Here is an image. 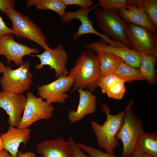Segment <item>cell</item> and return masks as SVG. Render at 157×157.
I'll list each match as a JSON object with an SVG mask.
<instances>
[{
  "mask_svg": "<svg viewBox=\"0 0 157 157\" xmlns=\"http://www.w3.org/2000/svg\"><path fill=\"white\" fill-rule=\"evenodd\" d=\"M68 76L74 81L71 93L80 89L94 91L99 87L100 78L97 55L88 49L83 51Z\"/></svg>",
  "mask_w": 157,
  "mask_h": 157,
  "instance_id": "1",
  "label": "cell"
},
{
  "mask_svg": "<svg viewBox=\"0 0 157 157\" xmlns=\"http://www.w3.org/2000/svg\"><path fill=\"white\" fill-rule=\"evenodd\" d=\"M101 107L106 115V120L102 125L92 121L90 122L91 128L96 137L99 147L106 152L114 154V150L119 144L115 136L123 124L127 107L118 114L112 115L107 104H102Z\"/></svg>",
  "mask_w": 157,
  "mask_h": 157,
  "instance_id": "2",
  "label": "cell"
},
{
  "mask_svg": "<svg viewBox=\"0 0 157 157\" xmlns=\"http://www.w3.org/2000/svg\"><path fill=\"white\" fill-rule=\"evenodd\" d=\"M133 103V101L131 100L127 105L123 124L115 136L123 144L121 157H131L132 156L139 137L144 132L142 120L136 115L131 108Z\"/></svg>",
  "mask_w": 157,
  "mask_h": 157,
  "instance_id": "3",
  "label": "cell"
},
{
  "mask_svg": "<svg viewBox=\"0 0 157 157\" xmlns=\"http://www.w3.org/2000/svg\"><path fill=\"white\" fill-rule=\"evenodd\" d=\"M5 14L11 20L12 28L17 37L35 42L44 50L51 49L46 42V36L28 16L13 8H9Z\"/></svg>",
  "mask_w": 157,
  "mask_h": 157,
  "instance_id": "4",
  "label": "cell"
},
{
  "mask_svg": "<svg viewBox=\"0 0 157 157\" xmlns=\"http://www.w3.org/2000/svg\"><path fill=\"white\" fill-rule=\"evenodd\" d=\"M93 11L97 25L103 34L114 41L124 43L129 46L125 35L127 23L120 17L117 10H104L97 7Z\"/></svg>",
  "mask_w": 157,
  "mask_h": 157,
  "instance_id": "5",
  "label": "cell"
},
{
  "mask_svg": "<svg viewBox=\"0 0 157 157\" xmlns=\"http://www.w3.org/2000/svg\"><path fill=\"white\" fill-rule=\"evenodd\" d=\"M125 35L130 49L157 57L156 33L142 27L127 23Z\"/></svg>",
  "mask_w": 157,
  "mask_h": 157,
  "instance_id": "6",
  "label": "cell"
},
{
  "mask_svg": "<svg viewBox=\"0 0 157 157\" xmlns=\"http://www.w3.org/2000/svg\"><path fill=\"white\" fill-rule=\"evenodd\" d=\"M99 6L98 3L96 4L91 8L85 9L79 8L74 12L66 11L61 18L62 22L68 23L74 19H77L81 22L78 29L73 34L72 41L75 43L81 36L87 34H93L100 38L101 40L108 45L113 46L129 48L125 44L114 41L103 34L97 31L94 27L93 23L90 19L89 13L95 8Z\"/></svg>",
  "mask_w": 157,
  "mask_h": 157,
  "instance_id": "7",
  "label": "cell"
},
{
  "mask_svg": "<svg viewBox=\"0 0 157 157\" xmlns=\"http://www.w3.org/2000/svg\"><path fill=\"white\" fill-rule=\"evenodd\" d=\"M0 79L2 89L10 92L23 94L31 88L33 75L28 62L15 69L11 66H5Z\"/></svg>",
  "mask_w": 157,
  "mask_h": 157,
  "instance_id": "8",
  "label": "cell"
},
{
  "mask_svg": "<svg viewBox=\"0 0 157 157\" xmlns=\"http://www.w3.org/2000/svg\"><path fill=\"white\" fill-rule=\"evenodd\" d=\"M26 103L18 128L28 127L38 121L51 118L54 109L53 105L40 97H35L31 92L26 94Z\"/></svg>",
  "mask_w": 157,
  "mask_h": 157,
  "instance_id": "9",
  "label": "cell"
},
{
  "mask_svg": "<svg viewBox=\"0 0 157 157\" xmlns=\"http://www.w3.org/2000/svg\"><path fill=\"white\" fill-rule=\"evenodd\" d=\"M31 56L38 57L40 60V63L35 66L36 69H41L44 66L48 65L51 69L54 70L56 78L68 76L69 71L67 69L66 64L68 55L62 44L58 45L54 49L44 50L42 54Z\"/></svg>",
  "mask_w": 157,
  "mask_h": 157,
  "instance_id": "10",
  "label": "cell"
},
{
  "mask_svg": "<svg viewBox=\"0 0 157 157\" xmlns=\"http://www.w3.org/2000/svg\"><path fill=\"white\" fill-rule=\"evenodd\" d=\"M13 34H6L0 39V55L6 57L8 64H10L13 61L16 65L19 67L24 63L22 60L24 56L32 53L38 54L39 51L37 49L17 42Z\"/></svg>",
  "mask_w": 157,
  "mask_h": 157,
  "instance_id": "11",
  "label": "cell"
},
{
  "mask_svg": "<svg viewBox=\"0 0 157 157\" xmlns=\"http://www.w3.org/2000/svg\"><path fill=\"white\" fill-rule=\"evenodd\" d=\"M74 84L73 79L69 76H60L51 83L38 86L37 94L49 104H63L69 97L65 92L69 91Z\"/></svg>",
  "mask_w": 157,
  "mask_h": 157,
  "instance_id": "12",
  "label": "cell"
},
{
  "mask_svg": "<svg viewBox=\"0 0 157 157\" xmlns=\"http://www.w3.org/2000/svg\"><path fill=\"white\" fill-rule=\"evenodd\" d=\"M22 94L16 93L2 90L0 91V108L8 115L10 125L18 128L26 103Z\"/></svg>",
  "mask_w": 157,
  "mask_h": 157,
  "instance_id": "13",
  "label": "cell"
},
{
  "mask_svg": "<svg viewBox=\"0 0 157 157\" xmlns=\"http://www.w3.org/2000/svg\"><path fill=\"white\" fill-rule=\"evenodd\" d=\"M83 47L94 52L102 51L112 54L121 58L127 65L136 68H139L144 55L129 48L110 45L100 39L84 44Z\"/></svg>",
  "mask_w": 157,
  "mask_h": 157,
  "instance_id": "14",
  "label": "cell"
},
{
  "mask_svg": "<svg viewBox=\"0 0 157 157\" xmlns=\"http://www.w3.org/2000/svg\"><path fill=\"white\" fill-rule=\"evenodd\" d=\"M31 131L29 128L21 129L10 125L7 132L0 135L3 149L13 157H16L20 144L23 143L25 147L30 139Z\"/></svg>",
  "mask_w": 157,
  "mask_h": 157,
  "instance_id": "15",
  "label": "cell"
},
{
  "mask_svg": "<svg viewBox=\"0 0 157 157\" xmlns=\"http://www.w3.org/2000/svg\"><path fill=\"white\" fill-rule=\"evenodd\" d=\"M77 90L79 95L77 109L71 110L68 114V119L72 123L80 121L85 115L94 113L96 110V96L88 90L80 89Z\"/></svg>",
  "mask_w": 157,
  "mask_h": 157,
  "instance_id": "16",
  "label": "cell"
},
{
  "mask_svg": "<svg viewBox=\"0 0 157 157\" xmlns=\"http://www.w3.org/2000/svg\"><path fill=\"white\" fill-rule=\"evenodd\" d=\"M36 148L42 157H72L69 141L61 138L42 141Z\"/></svg>",
  "mask_w": 157,
  "mask_h": 157,
  "instance_id": "17",
  "label": "cell"
},
{
  "mask_svg": "<svg viewBox=\"0 0 157 157\" xmlns=\"http://www.w3.org/2000/svg\"><path fill=\"white\" fill-rule=\"evenodd\" d=\"M118 13L126 23H131L147 28L156 33V28L150 21L148 16L140 8L129 6L127 9L119 10Z\"/></svg>",
  "mask_w": 157,
  "mask_h": 157,
  "instance_id": "18",
  "label": "cell"
},
{
  "mask_svg": "<svg viewBox=\"0 0 157 157\" xmlns=\"http://www.w3.org/2000/svg\"><path fill=\"white\" fill-rule=\"evenodd\" d=\"M97 53L100 77L114 74L123 61L120 58L110 53L101 51Z\"/></svg>",
  "mask_w": 157,
  "mask_h": 157,
  "instance_id": "19",
  "label": "cell"
},
{
  "mask_svg": "<svg viewBox=\"0 0 157 157\" xmlns=\"http://www.w3.org/2000/svg\"><path fill=\"white\" fill-rule=\"evenodd\" d=\"M157 57L153 55L144 54L140 61L139 69L142 76L149 84L156 85L157 83L155 66Z\"/></svg>",
  "mask_w": 157,
  "mask_h": 157,
  "instance_id": "20",
  "label": "cell"
},
{
  "mask_svg": "<svg viewBox=\"0 0 157 157\" xmlns=\"http://www.w3.org/2000/svg\"><path fill=\"white\" fill-rule=\"evenodd\" d=\"M135 150H138L157 157V132L156 131L144 132L139 137Z\"/></svg>",
  "mask_w": 157,
  "mask_h": 157,
  "instance_id": "21",
  "label": "cell"
},
{
  "mask_svg": "<svg viewBox=\"0 0 157 157\" xmlns=\"http://www.w3.org/2000/svg\"><path fill=\"white\" fill-rule=\"evenodd\" d=\"M28 8L35 6L39 10H49L58 14L61 18L67 6L63 0H29L26 2Z\"/></svg>",
  "mask_w": 157,
  "mask_h": 157,
  "instance_id": "22",
  "label": "cell"
},
{
  "mask_svg": "<svg viewBox=\"0 0 157 157\" xmlns=\"http://www.w3.org/2000/svg\"><path fill=\"white\" fill-rule=\"evenodd\" d=\"M114 74L124 82L131 83L137 81L145 80L139 68L131 66L123 61Z\"/></svg>",
  "mask_w": 157,
  "mask_h": 157,
  "instance_id": "23",
  "label": "cell"
},
{
  "mask_svg": "<svg viewBox=\"0 0 157 157\" xmlns=\"http://www.w3.org/2000/svg\"><path fill=\"white\" fill-rule=\"evenodd\" d=\"M130 5L142 9L148 16L155 28H157V0H130Z\"/></svg>",
  "mask_w": 157,
  "mask_h": 157,
  "instance_id": "24",
  "label": "cell"
},
{
  "mask_svg": "<svg viewBox=\"0 0 157 157\" xmlns=\"http://www.w3.org/2000/svg\"><path fill=\"white\" fill-rule=\"evenodd\" d=\"M99 6L102 10H123L127 9L130 6V0H98Z\"/></svg>",
  "mask_w": 157,
  "mask_h": 157,
  "instance_id": "25",
  "label": "cell"
},
{
  "mask_svg": "<svg viewBox=\"0 0 157 157\" xmlns=\"http://www.w3.org/2000/svg\"><path fill=\"white\" fill-rule=\"evenodd\" d=\"M125 83L122 80L115 82L109 87L106 94L110 98L121 99L124 97L126 92Z\"/></svg>",
  "mask_w": 157,
  "mask_h": 157,
  "instance_id": "26",
  "label": "cell"
},
{
  "mask_svg": "<svg viewBox=\"0 0 157 157\" xmlns=\"http://www.w3.org/2000/svg\"><path fill=\"white\" fill-rule=\"evenodd\" d=\"M77 144L80 149L87 153L91 157H117L114 154L104 152L100 150L81 142L77 143Z\"/></svg>",
  "mask_w": 157,
  "mask_h": 157,
  "instance_id": "27",
  "label": "cell"
},
{
  "mask_svg": "<svg viewBox=\"0 0 157 157\" xmlns=\"http://www.w3.org/2000/svg\"><path fill=\"white\" fill-rule=\"evenodd\" d=\"M121 80L114 74H109L100 78L98 82V86L101 88L103 93H106L109 87L112 84Z\"/></svg>",
  "mask_w": 157,
  "mask_h": 157,
  "instance_id": "28",
  "label": "cell"
},
{
  "mask_svg": "<svg viewBox=\"0 0 157 157\" xmlns=\"http://www.w3.org/2000/svg\"><path fill=\"white\" fill-rule=\"evenodd\" d=\"M68 140L69 141L71 148L72 157H91L89 155L85 153L78 146L77 143L69 136Z\"/></svg>",
  "mask_w": 157,
  "mask_h": 157,
  "instance_id": "29",
  "label": "cell"
},
{
  "mask_svg": "<svg viewBox=\"0 0 157 157\" xmlns=\"http://www.w3.org/2000/svg\"><path fill=\"white\" fill-rule=\"evenodd\" d=\"M67 6L69 5H77L81 8L87 9L93 6V2L92 0H63Z\"/></svg>",
  "mask_w": 157,
  "mask_h": 157,
  "instance_id": "30",
  "label": "cell"
},
{
  "mask_svg": "<svg viewBox=\"0 0 157 157\" xmlns=\"http://www.w3.org/2000/svg\"><path fill=\"white\" fill-rule=\"evenodd\" d=\"M15 1L14 0H0V10L5 13L7 10L10 8L14 7Z\"/></svg>",
  "mask_w": 157,
  "mask_h": 157,
  "instance_id": "31",
  "label": "cell"
},
{
  "mask_svg": "<svg viewBox=\"0 0 157 157\" xmlns=\"http://www.w3.org/2000/svg\"><path fill=\"white\" fill-rule=\"evenodd\" d=\"M8 33L14 34L13 31L7 26L0 15V39L2 36Z\"/></svg>",
  "mask_w": 157,
  "mask_h": 157,
  "instance_id": "32",
  "label": "cell"
},
{
  "mask_svg": "<svg viewBox=\"0 0 157 157\" xmlns=\"http://www.w3.org/2000/svg\"><path fill=\"white\" fill-rule=\"evenodd\" d=\"M16 157H36V155L34 153L30 151L24 153L19 151Z\"/></svg>",
  "mask_w": 157,
  "mask_h": 157,
  "instance_id": "33",
  "label": "cell"
},
{
  "mask_svg": "<svg viewBox=\"0 0 157 157\" xmlns=\"http://www.w3.org/2000/svg\"><path fill=\"white\" fill-rule=\"evenodd\" d=\"M131 157H154L153 156L138 150H135Z\"/></svg>",
  "mask_w": 157,
  "mask_h": 157,
  "instance_id": "34",
  "label": "cell"
},
{
  "mask_svg": "<svg viewBox=\"0 0 157 157\" xmlns=\"http://www.w3.org/2000/svg\"><path fill=\"white\" fill-rule=\"evenodd\" d=\"M0 157H13L6 150L3 149L0 151Z\"/></svg>",
  "mask_w": 157,
  "mask_h": 157,
  "instance_id": "35",
  "label": "cell"
},
{
  "mask_svg": "<svg viewBox=\"0 0 157 157\" xmlns=\"http://www.w3.org/2000/svg\"><path fill=\"white\" fill-rule=\"evenodd\" d=\"M5 66L0 60V73H2L3 71Z\"/></svg>",
  "mask_w": 157,
  "mask_h": 157,
  "instance_id": "36",
  "label": "cell"
},
{
  "mask_svg": "<svg viewBox=\"0 0 157 157\" xmlns=\"http://www.w3.org/2000/svg\"><path fill=\"white\" fill-rule=\"evenodd\" d=\"M3 146L1 138L0 137V151L3 149Z\"/></svg>",
  "mask_w": 157,
  "mask_h": 157,
  "instance_id": "37",
  "label": "cell"
},
{
  "mask_svg": "<svg viewBox=\"0 0 157 157\" xmlns=\"http://www.w3.org/2000/svg\"></svg>",
  "mask_w": 157,
  "mask_h": 157,
  "instance_id": "38",
  "label": "cell"
}]
</instances>
